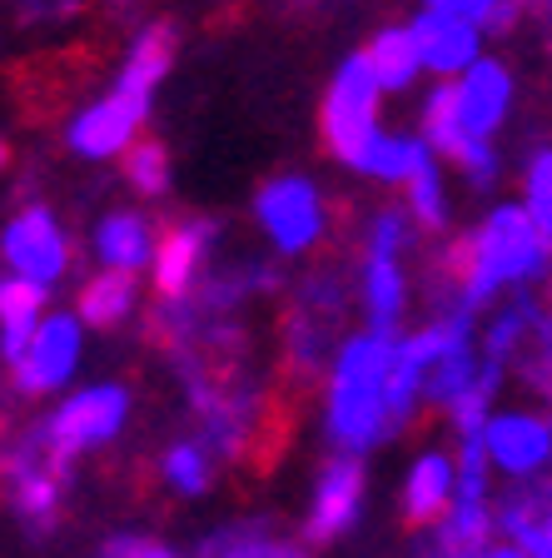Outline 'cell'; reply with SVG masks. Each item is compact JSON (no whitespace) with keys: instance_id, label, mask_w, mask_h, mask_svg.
<instances>
[{"instance_id":"20","label":"cell","mask_w":552,"mask_h":558,"mask_svg":"<svg viewBox=\"0 0 552 558\" xmlns=\"http://www.w3.org/2000/svg\"><path fill=\"white\" fill-rule=\"evenodd\" d=\"M364 300H368V325H373V335H393L398 310H403V275H398V265H393V255H368Z\"/></svg>"},{"instance_id":"19","label":"cell","mask_w":552,"mask_h":558,"mask_svg":"<svg viewBox=\"0 0 552 558\" xmlns=\"http://www.w3.org/2000/svg\"><path fill=\"white\" fill-rule=\"evenodd\" d=\"M95 250H100L105 265L139 269L145 259L155 255V234H150V225L139 220V215H110V220L100 225V234H95Z\"/></svg>"},{"instance_id":"31","label":"cell","mask_w":552,"mask_h":558,"mask_svg":"<svg viewBox=\"0 0 552 558\" xmlns=\"http://www.w3.org/2000/svg\"><path fill=\"white\" fill-rule=\"evenodd\" d=\"M105 558H174V554L160 544H145V538H115V544L105 548Z\"/></svg>"},{"instance_id":"7","label":"cell","mask_w":552,"mask_h":558,"mask_svg":"<svg viewBox=\"0 0 552 558\" xmlns=\"http://www.w3.org/2000/svg\"><path fill=\"white\" fill-rule=\"evenodd\" d=\"M75 364H81V325H75V314H50V319H40L30 349L15 360V389L30 399L50 395L75 374Z\"/></svg>"},{"instance_id":"34","label":"cell","mask_w":552,"mask_h":558,"mask_svg":"<svg viewBox=\"0 0 552 558\" xmlns=\"http://www.w3.org/2000/svg\"><path fill=\"white\" fill-rule=\"evenodd\" d=\"M274 558H299V554H284V548H279V554H274Z\"/></svg>"},{"instance_id":"24","label":"cell","mask_w":552,"mask_h":558,"mask_svg":"<svg viewBox=\"0 0 552 558\" xmlns=\"http://www.w3.org/2000/svg\"><path fill=\"white\" fill-rule=\"evenodd\" d=\"M164 478H170L180 494H205L209 488V459L199 444H174L164 453Z\"/></svg>"},{"instance_id":"8","label":"cell","mask_w":552,"mask_h":558,"mask_svg":"<svg viewBox=\"0 0 552 558\" xmlns=\"http://www.w3.org/2000/svg\"><path fill=\"white\" fill-rule=\"evenodd\" d=\"M0 255H5V265H11L15 275L35 279V284H56L70 265L65 234H60V225L50 220V209H40V205L25 209V215H15V220L5 225V234H0Z\"/></svg>"},{"instance_id":"26","label":"cell","mask_w":552,"mask_h":558,"mask_svg":"<svg viewBox=\"0 0 552 558\" xmlns=\"http://www.w3.org/2000/svg\"><path fill=\"white\" fill-rule=\"evenodd\" d=\"M408 205H414L418 225H428V230H438L443 225V185H438V170L433 165H424L418 174H408Z\"/></svg>"},{"instance_id":"3","label":"cell","mask_w":552,"mask_h":558,"mask_svg":"<svg viewBox=\"0 0 552 558\" xmlns=\"http://www.w3.org/2000/svg\"><path fill=\"white\" fill-rule=\"evenodd\" d=\"M379 95H383V81L373 75V60L364 50V56L339 65L334 85H329V100H323V140L354 170H364V155L379 140Z\"/></svg>"},{"instance_id":"5","label":"cell","mask_w":552,"mask_h":558,"mask_svg":"<svg viewBox=\"0 0 552 558\" xmlns=\"http://www.w3.org/2000/svg\"><path fill=\"white\" fill-rule=\"evenodd\" d=\"M150 116V90H135V85L115 81V90L95 100L90 110L70 120V150L85 155V160H110L135 140V130Z\"/></svg>"},{"instance_id":"23","label":"cell","mask_w":552,"mask_h":558,"mask_svg":"<svg viewBox=\"0 0 552 558\" xmlns=\"http://www.w3.org/2000/svg\"><path fill=\"white\" fill-rule=\"evenodd\" d=\"M125 180L139 190V195H164L170 190V150L160 140H139L135 150L125 155Z\"/></svg>"},{"instance_id":"22","label":"cell","mask_w":552,"mask_h":558,"mask_svg":"<svg viewBox=\"0 0 552 558\" xmlns=\"http://www.w3.org/2000/svg\"><path fill=\"white\" fill-rule=\"evenodd\" d=\"M433 145L428 140H408V135H379L373 150L364 155V174H379V180H408L424 165H433Z\"/></svg>"},{"instance_id":"18","label":"cell","mask_w":552,"mask_h":558,"mask_svg":"<svg viewBox=\"0 0 552 558\" xmlns=\"http://www.w3.org/2000/svg\"><path fill=\"white\" fill-rule=\"evenodd\" d=\"M368 60H373V75L383 81V90H408L414 75L424 70V50H418L414 25H408V31H403V25L379 31L373 46H368Z\"/></svg>"},{"instance_id":"27","label":"cell","mask_w":552,"mask_h":558,"mask_svg":"<svg viewBox=\"0 0 552 558\" xmlns=\"http://www.w3.org/2000/svg\"><path fill=\"white\" fill-rule=\"evenodd\" d=\"M528 325H532V304H528V300H518L513 310L498 314L493 329H488V360L503 364L507 354H513V344H518V339L528 335Z\"/></svg>"},{"instance_id":"12","label":"cell","mask_w":552,"mask_h":558,"mask_svg":"<svg viewBox=\"0 0 552 558\" xmlns=\"http://www.w3.org/2000/svg\"><path fill=\"white\" fill-rule=\"evenodd\" d=\"M507 100H513V81L498 60H473L468 75L458 81V116H463V130L473 135H493L507 116Z\"/></svg>"},{"instance_id":"16","label":"cell","mask_w":552,"mask_h":558,"mask_svg":"<svg viewBox=\"0 0 552 558\" xmlns=\"http://www.w3.org/2000/svg\"><path fill=\"white\" fill-rule=\"evenodd\" d=\"M174 50H180V31L170 21H155L139 31V40L130 46L125 65H120V81L135 85V90H155L164 81V70L174 65Z\"/></svg>"},{"instance_id":"35","label":"cell","mask_w":552,"mask_h":558,"mask_svg":"<svg viewBox=\"0 0 552 558\" xmlns=\"http://www.w3.org/2000/svg\"><path fill=\"white\" fill-rule=\"evenodd\" d=\"M0 165H5V145H0Z\"/></svg>"},{"instance_id":"13","label":"cell","mask_w":552,"mask_h":558,"mask_svg":"<svg viewBox=\"0 0 552 558\" xmlns=\"http://www.w3.org/2000/svg\"><path fill=\"white\" fill-rule=\"evenodd\" d=\"M40 310H46V284H35L25 275L0 279V354L11 364L30 349L35 329H40Z\"/></svg>"},{"instance_id":"14","label":"cell","mask_w":552,"mask_h":558,"mask_svg":"<svg viewBox=\"0 0 552 558\" xmlns=\"http://www.w3.org/2000/svg\"><path fill=\"white\" fill-rule=\"evenodd\" d=\"M453 464L443 453H424L408 474V488H403V523L408 529H428L433 519L449 513V499H453Z\"/></svg>"},{"instance_id":"21","label":"cell","mask_w":552,"mask_h":558,"mask_svg":"<svg viewBox=\"0 0 552 558\" xmlns=\"http://www.w3.org/2000/svg\"><path fill=\"white\" fill-rule=\"evenodd\" d=\"M488 529H493V519H488L483 499H458L443 519V529H438V548L458 558H483Z\"/></svg>"},{"instance_id":"9","label":"cell","mask_w":552,"mask_h":558,"mask_svg":"<svg viewBox=\"0 0 552 558\" xmlns=\"http://www.w3.org/2000/svg\"><path fill=\"white\" fill-rule=\"evenodd\" d=\"M358 499H364V474H358L354 453L344 459H329L319 469V494H314V509H309V529L304 534L314 544H329L358 519Z\"/></svg>"},{"instance_id":"17","label":"cell","mask_w":552,"mask_h":558,"mask_svg":"<svg viewBox=\"0 0 552 558\" xmlns=\"http://www.w3.org/2000/svg\"><path fill=\"white\" fill-rule=\"evenodd\" d=\"M135 269H115L105 265L100 279H90L81 290V325H95V329H115L120 319L130 314L135 304Z\"/></svg>"},{"instance_id":"29","label":"cell","mask_w":552,"mask_h":558,"mask_svg":"<svg viewBox=\"0 0 552 558\" xmlns=\"http://www.w3.org/2000/svg\"><path fill=\"white\" fill-rule=\"evenodd\" d=\"M528 209H532V220H538V230L548 234V244H552V150H542L528 170Z\"/></svg>"},{"instance_id":"4","label":"cell","mask_w":552,"mask_h":558,"mask_svg":"<svg viewBox=\"0 0 552 558\" xmlns=\"http://www.w3.org/2000/svg\"><path fill=\"white\" fill-rule=\"evenodd\" d=\"M125 414H130V395L120 384H95V389H81L75 399L50 414L46 424V439L56 453H81L95 449V444H110L120 429H125Z\"/></svg>"},{"instance_id":"28","label":"cell","mask_w":552,"mask_h":558,"mask_svg":"<svg viewBox=\"0 0 552 558\" xmlns=\"http://www.w3.org/2000/svg\"><path fill=\"white\" fill-rule=\"evenodd\" d=\"M279 548L259 529H224L205 544V558H274Z\"/></svg>"},{"instance_id":"1","label":"cell","mask_w":552,"mask_h":558,"mask_svg":"<svg viewBox=\"0 0 552 558\" xmlns=\"http://www.w3.org/2000/svg\"><path fill=\"white\" fill-rule=\"evenodd\" d=\"M542 265H548V234L538 230L532 209L518 205L493 209L483 230L449 250V269L458 275L463 310L488 304L498 284H523V279L542 275Z\"/></svg>"},{"instance_id":"10","label":"cell","mask_w":552,"mask_h":558,"mask_svg":"<svg viewBox=\"0 0 552 558\" xmlns=\"http://www.w3.org/2000/svg\"><path fill=\"white\" fill-rule=\"evenodd\" d=\"M488 439V453H493V464L507 469V474H538L542 464L552 459V424L538 414H503L493 418L483 429Z\"/></svg>"},{"instance_id":"6","label":"cell","mask_w":552,"mask_h":558,"mask_svg":"<svg viewBox=\"0 0 552 558\" xmlns=\"http://www.w3.org/2000/svg\"><path fill=\"white\" fill-rule=\"evenodd\" d=\"M259 225L265 234L284 250V255H299L319 240L323 230V199L319 190L304 180V174H284V180H269L259 190Z\"/></svg>"},{"instance_id":"15","label":"cell","mask_w":552,"mask_h":558,"mask_svg":"<svg viewBox=\"0 0 552 558\" xmlns=\"http://www.w3.org/2000/svg\"><path fill=\"white\" fill-rule=\"evenodd\" d=\"M209 240H214V225H174V230H164L160 250H155V284H160L164 300L184 294Z\"/></svg>"},{"instance_id":"11","label":"cell","mask_w":552,"mask_h":558,"mask_svg":"<svg viewBox=\"0 0 552 558\" xmlns=\"http://www.w3.org/2000/svg\"><path fill=\"white\" fill-rule=\"evenodd\" d=\"M418 50H424V65L438 70V75H453V70H468L478 60V25L463 21V15H449L428 5L414 21Z\"/></svg>"},{"instance_id":"33","label":"cell","mask_w":552,"mask_h":558,"mask_svg":"<svg viewBox=\"0 0 552 558\" xmlns=\"http://www.w3.org/2000/svg\"><path fill=\"white\" fill-rule=\"evenodd\" d=\"M483 558H532L528 548H493V554H483Z\"/></svg>"},{"instance_id":"32","label":"cell","mask_w":552,"mask_h":558,"mask_svg":"<svg viewBox=\"0 0 552 558\" xmlns=\"http://www.w3.org/2000/svg\"><path fill=\"white\" fill-rule=\"evenodd\" d=\"M428 5H438V11H449V15H463V21H473V25H483L498 0H428Z\"/></svg>"},{"instance_id":"25","label":"cell","mask_w":552,"mask_h":558,"mask_svg":"<svg viewBox=\"0 0 552 558\" xmlns=\"http://www.w3.org/2000/svg\"><path fill=\"white\" fill-rule=\"evenodd\" d=\"M488 464H493L488 439L483 434H468V439H463V459H458V499H483Z\"/></svg>"},{"instance_id":"2","label":"cell","mask_w":552,"mask_h":558,"mask_svg":"<svg viewBox=\"0 0 552 558\" xmlns=\"http://www.w3.org/2000/svg\"><path fill=\"white\" fill-rule=\"evenodd\" d=\"M389 335H358L339 349L334 384H329V434L339 449L364 453L389 434Z\"/></svg>"},{"instance_id":"30","label":"cell","mask_w":552,"mask_h":558,"mask_svg":"<svg viewBox=\"0 0 552 558\" xmlns=\"http://www.w3.org/2000/svg\"><path fill=\"white\" fill-rule=\"evenodd\" d=\"M403 240H408V225H403L398 209H389V215H379V220H373V234H368V255H398Z\"/></svg>"}]
</instances>
